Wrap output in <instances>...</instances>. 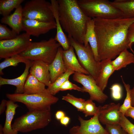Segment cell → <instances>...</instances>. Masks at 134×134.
I'll return each mask as SVG.
<instances>
[{"label":"cell","instance_id":"cell-36","mask_svg":"<svg viewBox=\"0 0 134 134\" xmlns=\"http://www.w3.org/2000/svg\"><path fill=\"white\" fill-rule=\"evenodd\" d=\"M73 90L83 92V89L75 84L70 82L69 79L66 81L60 88V91Z\"/></svg>","mask_w":134,"mask_h":134},{"label":"cell","instance_id":"cell-37","mask_svg":"<svg viewBox=\"0 0 134 134\" xmlns=\"http://www.w3.org/2000/svg\"><path fill=\"white\" fill-rule=\"evenodd\" d=\"M127 38L129 42L130 46L132 47V45L134 43V22L130 25L129 28Z\"/></svg>","mask_w":134,"mask_h":134},{"label":"cell","instance_id":"cell-19","mask_svg":"<svg viewBox=\"0 0 134 134\" xmlns=\"http://www.w3.org/2000/svg\"><path fill=\"white\" fill-rule=\"evenodd\" d=\"M111 61V59H106L101 60L100 62V74L96 81L97 85L103 92L107 86L109 77L115 71Z\"/></svg>","mask_w":134,"mask_h":134},{"label":"cell","instance_id":"cell-3","mask_svg":"<svg viewBox=\"0 0 134 134\" xmlns=\"http://www.w3.org/2000/svg\"><path fill=\"white\" fill-rule=\"evenodd\" d=\"M61 46L54 38L51 37L48 40L32 42L28 48L19 55L30 61H41L49 64Z\"/></svg>","mask_w":134,"mask_h":134},{"label":"cell","instance_id":"cell-41","mask_svg":"<svg viewBox=\"0 0 134 134\" xmlns=\"http://www.w3.org/2000/svg\"><path fill=\"white\" fill-rule=\"evenodd\" d=\"M65 116V112L62 110H58L56 113L55 116L56 119L58 120H60L64 117Z\"/></svg>","mask_w":134,"mask_h":134},{"label":"cell","instance_id":"cell-11","mask_svg":"<svg viewBox=\"0 0 134 134\" xmlns=\"http://www.w3.org/2000/svg\"><path fill=\"white\" fill-rule=\"evenodd\" d=\"M99 109L98 112L88 120H84L79 116L80 125L71 128L69 131L70 134H109L99 120Z\"/></svg>","mask_w":134,"mask_h":134},{"label":"cell","instance_id":"cell-35","mask_svg":"<svg viewBox=\"0 0 134 134\" xmlns=\"http://www.w3.org/2000/svg\"><path fill=\"white\" fill-rule=\"evenodd\" d=\"M112 98L116 100L121 99L122 96V88L119 84H116L113 85L110 88Z\"/></svg>","mask_w":134,"mask_h":134},{"label":"cell","instance_id":"cell-34","mask_svg":"<svg viewBox=\"0 0 134 134\" xmlns=\"http://www.w3.org/2000/svg\"><path fill=\"white\" fill-rule=\"evenodd\" d=\"M105 129L109 134H128L119 124L106 125Z\"/></svg>","mask_w":134,"mask_h":134},{"label":"cell","instance_id":"cell-5","mask_svg":"<svg viewBox=\"0 0 134 134\" xmlns=\"http://www.w3.org/2000/svg\"><path fill=\"white\" fill-rule=\"evenodd\" d=\"M51 120V109L29 111L16 119L12 127L18 132L26 133L45 127Z\"/></svg>","mask_w":134,"mask_h":134},{"label":"cell","instance_id":"cell-25","mask_svg":"<svg viewBox=\"0 0 134 134\" xmlns=\"http://www.w3.org/2000/svg\"><path fill=\"white\" fill-rule=\"evenodd\" d=\"M134 54L126 49L121 52L117 57L111 61L112 65L115 71L119 70L133 63Z\"/></svg>","mask_w":134,"mask_h":134},{"label":"cell","instance_id":"cell-39","mask_svg":"<svg viewBox=\"0 0 134 134\" xmlns=\"http://www.w3.org/2000/svg\"><path fill=\"white\" fill-rule=\"evenodd\" d=\"M7 100L3 99L0 105V114H1L6 109Z\"/></svg>","mask_w":134,"mask_h":134},{"label":"cell","instance_id":"cell-21","mask_svg":"<svg viewBox=\"0 0 134 134\" xmlns=\"http://www.w3.org/2000/svg\"><path fill=\"white\" fill-rule=\"evenodd\" d=\"M89 44L91 48L95 60L98 62H100L98 52L97 41L95 30L94 22L92 18L87 23L83 44L87 46Z\"/></svg>","mask_w":134,"mask_h":134},{"label":"cell","instance_id":"cell-32","mask_svg":"<svg viewBox=\"0 0 134 134\" xmlns=\"http://www.w3.org/2000/svg\"><path fill=\"white\" fill-rule=\"evenodd\" d=\"M18 35L12 30H11L5 25L0 24V40L10 39L16 37Z\"/></svg>","mask_w":134,"mask_h":134},{"label":"cell","instance_id":"cell-23","mask_svg":"<svg viewBox=\"0 0 134 134\" xmlns=\"http://www.w3.org/2000/svg\"><path fill=\"white\" fill-rule=\"evenodd\" d=\"M44 83L29 73L25 83L23 93L30 94L39 93L46 89Z\"/></svg>","mask_w":134,"mask_h":134},{"label":"cell","instance_id":"cell-2","mask_svg":"<svg viewBox=\"0 0 134 134\" xmlns=\"http://www.w3.org/2000/svg\"><path fill=\"white\" fill-rule=\"evenodd\" d=\"M59 19L62 27L72 37L84 44L87 25L92 18L81 9L77 0H57Z\"/></svg>","mask_w":134,"mask_h":134},{"label":"cell","instance_id":"cell-24","mask_svg":"<svg viewBox=\"0 0 134 134\" xmlns=\"http://www.w3.org/2000/svg\"><path fill=\"white\" fill-rule=\"evenodd\" d=\"M110 2L121 11L124 17H134V0H115Z\"/></svg>","mask_w":134,"mask_h":134},{"label":"cell","instance_id":"cell-14","mask_svg":"<svg viewBox=\"0 0 134 134\" xmlns=\"http://www.w3.org/2000/svg\"><path fill=\"white\" fill-rule=\"evenodd\" d=\"M48 64L39 60L32 61L30 73L48 87L51 84Z\"/></svg>","mask_w":134,"mask_h":134},{"label":"cell","instance_id":"cell-4","mask_svg":"<svg viewBox=\"0 0 134 134\" xmlns=\"http://www.w3.org/2000/svg\"><path fill=\"white\" fill-rule=\"evenodd\" d=\"M6 96L9 100L24 104L29 111L51 109V105L56 103L59 100L58 97L52 95L47 88L37 93H7Z\"/></svg>","mask_w":134,"mask_h":134},{"label":"cell","instance_id":"cell-16","mask_svg":"<svg viewBox=\"0 0 134 134\" xmlns=\"http://www.w3.org/2000/svg\"><path fill=\"white\" fill-rule=\"evenodd\" d=\"M63 50L61 46L59 48L55 58L51 63L49 65L51 83H53L67 69L63 59Z\"/></svg>","mask_w":134,"mask_h":134},{"label":"cell","instance_id":"cell-1","mask_svg":"<svg viewBox=\"0 0 134 134\" xmlns=\"http://www.w3.org/2000/svg\"><path fill=\"white\" fill-rule=\"evenodd\" d=\"M95 30L99 60L114 59L122 51L129 49L134 52L127 39V32L134 17L113 19L94 18Z\"/></svg>","mask_w":134,"mask_h":134},{"label":"cell","instance_id":"cell-38","mask_svg":"<svg viewBox=\"0 0 134 134\" xmlns=\"http://www.w3.org/2000/svg\"><path fill=\"white\" fill-rule=\"evenodd\" d=\"M124 116L131 117L134 120V107L131 106L125 112Z\"/></svg>","mask_w":134,"mask_h":134},{"label":"cell","instance_id":"cell-15","mask_svg":"<svg viewBox=\"0 0 134 134\" xmlns=\"http://www.w3.org/2000/svg\"><path fill=\"white\" fill-rule=\"evenodd\" d=\"M51 9L56 24V33L55 40L61 45L63 50H66L70 47V45L67 37L64 32L59 19L58 4L57 0H51Z\"/></svg>","mask_w":134,"mask_h":134},{"label":"cell","instance_id":"cell-27","mask_svg":"<svg viewBox=\"0 0 134 134\" xmlns=\"http://www.w3.org/2000/svg\"><path fill=\"white\" fill-rule=\"evenodd\" d=\"M24 0H0V14L3 17L9 15L14 9H16L24 1Z\"/></svg>","mask_w":134,"mask_h":134},{"label":"cell","instance_id":"cell-13","mask_svg":"<svg viewBox=\"0 0 134 134\" xmlns=\"http://www.w3.org/2000/svg\"><path fill=\"white\" fill-rule=\"evenodd\" d=\"M22 25L23 30L26 33L30 36L36 37L56 28L55 22H45L23 17Z\"/></svg>","mask_w":134,"mask_h":134},{"label":"cell","instance_id":"cell-18","mask_svg":"<svg viewBox=\"0 0 134 134\" xmlns=\"http://www.w3.org/2000/svg\"><path fill=\"white\" fill-rule=\"evenodd\" d=\"M73 47L70 45L67 50H63V58L64 64L67 69L74 72L89 75L88 72L81 65L75 53Z\"/></svg>","mask_w":134,"mask_h":134},{"label":"cell","instance_id":"cell-17","mask_svg":"<svg viewBox=\"0 0 134 134\" xmlns=\"http://www.w3.org/2000/svg\"><path fill=\"white\" fill-rule=\"evenodd\" d=\"M23 7L20 5L12 14L3 17L0 19L2 23L8 25L18 34L24 31L22 25Z\"/></svg>","mask_w":134,"mask_h":134},{"label":"cell","instance_id":"cell-29","mask_svg":"<svg viewBox=\"0 0 134 134\" xmlns=\"http://www.w3.org/2000/svg\"><path fill=\"white\" fill-rule=\"evenodd\" d=\"M62 99L71 104L78 111L83 112L86 101L84 99L76 97L70 94L67 93L62 96Z\"/></svg>","mask_w":134,"mask_h":134},{"label":"cell","instance_id":"cell-9","mask_svg":"<svg viewBox=\"0 0 134 134\" xmlns=\"http://www.w3.org/2000/svg\"><path fill=\"white\" fill-rule=\"evenodd\" d=\"M30 36L26 33L12 39L0 40V59L19 55L25 51L32 42Z\"/></svg>","mask_w":134,"mask_h":134},{"label":"cell","instance_id":"cell-26","mask_svg":"<svg viewBox=\"0 0 134 134\" xmlns=\"http://www.w3.org/2000/svg\"><path fill=\"white\" fill-rule=\"evenodd\" d=\"M74 72L72 70L67 69L64 73L59 77L53 83H51L47 88L51 94L54 96L59 92L62 85L66 81L69 79V76Z\"/></svg>","mask_w":134,"mask_h":134},{"label":"cell","instance_id":"cell-43","mask_svg":"<svg viewBox=\"0 0 134 134\" xmlns=\"http://www.w3.org/2000/svg\"><path fill=\"white\" fill-rule=\"evenodd\" d=\"M3 127L1 124L0 125V134H4L3 131Z\"/></svg>","mask_w":134,"mask_h":134},{"label":"cell","instance_id":"cell-6","mask_svg":"<svg viewBox=\"0 0 134 134\" xmlns=\"http://www.w3.org/2000/svg\"><path fill=\"white\" fill-rule=\"evenodd\" d=\"M84 13L92 18L113 19L124 17L121 11L108 0H77Z\"/></svg>","mask_w":134,"mask_h":134},{"label":"cell","instance_id":"cell-33","mask_svg":"<svg viewBox=\"0 0 134 134\" xmlns=\"http://www.w3.org/2000/svg\"><path fill=\"white\" fill-rule=\"evenodd\" d=\"M119 124L128 134H134V124L121 113Z\"/></svg>","mask_w":134,"mask_h":134},{"label":"cell","instance_id":"cell-44","mask_svg":"<svg viewBox=\"0 0 134 134\" xmlns=\"http://www.w3.org/2000/svg\"><path fill=\"white\" fill-rule=\"evenodd\" d=\"M133 54H134V53H133ZM134 65V61H133V63Z\"/></svg>","mask_w":134,"mask_h":134},{"label":"cell","instance_id":"cell-12","mask_svg":"<svg viewBox=\"0 0 134 134\" xmlns=\"http://www.w3.org/2000/svg\"><path fill=\"white\" fill-rule=\"evenodd\" d=\"M119 103H111L102 106H99L98 119L102 124L105 125L119 124L121 113L119 112Z\"/></svg>","mask_w":134,"mask_h":134},{"label":"cell","instance_id":"cell-28","mask_svg":"<svg viewBox=\"0 0 134 134\" xmlns=\"http://www.w3.org/2000/svg\"><path fill=\"white\" fill-rule=\"evenodd\" d=\"M30 61L22 57L19 55L5 59L4 61L0 63V74L1 75L3 74L2 70L6 67L10 66L15 67L20 63L26 64Z\"/></svg>","mask_w":134,"mask_h":134},{"label":"cell","instance_id":"cell-7","mask_svg":"<svg viewBox=\"0 0 134 134\" xmlns=\"http://www.w3.org/2000/svg\"><path fill=\"white\" fill-rule=\"evenodd\" d=\"M68 38L70 45L75 50L80 64L96 81L100 74V62H98L95 60L89 44L85 46L72 37Z\"/></svg>","mask_w":134,"mask_h":134},{"label":"cell","instance_id":"cell-20","mask_svg":"<svg viewBox=\"0 0 134 134\" xmlns=\"http://www.w3.org/2000/svg\"><path fill=\"white\" fill-rule=\"evenodd\" d=\"M32 61L25 64L24 71L21 75L16 78L8 79L0 77V86L10 85L15 86L16 88L15 93L23 94L24 93L25 83L29 75Z\"/></svg>","mask_w":134,"mask_h":134},{"label":"cell","instance_id":"cell-40","mask_svg":"<svg viewBox=\"0 0 134 134\" xmlns=\"http://www.w3.org/2000/svg\"><path fill=\"white\" fill-rule=\"evenodd\" d=\"M70 118L67 116H65L60 120L61 124L66 127H67L70 121Z\"/></svg>","mask_w":134,"mask_h":134},{"label":"cell","instance_id":"cell-22","mask_svg":"<svg viewBox=\"0 0 134 134\" xmlns=\"http://www.w3.org/2000/svg\"><path fill=\"white\" fill-rule=\"evenodd\" d=\"M18 106V105L14 101L9 100H7L5 110V120L3 128L4 134H18V132L12 129L11 123L16 109Z\"/></svg>","mask_w":134,"mask_h":134},{"label":"cell","instance_id":"cell-10","mask_svg":"<svg viewBox=\"0 0 134 134\" xmlns=\"http://www.w3.org/2000/svg\"><path fill=\"white\" fill-rule=\"evenodd\" d=\"M73 79L82 84L83 92L88 93L90 99L100 103L104 102L108 96L102 91L97 85L96 81L89 75L75 72Z\"/></svg>","mask_w":134,"mask_h":134},{"label":"cell","instance_id":"cell-8","mask_svg":"<svg viewBox=\"0 0 134 134\" xmlns=\"http://www.w3.org/2000/svg\"><path fill=\"white\" fill-rule=\"evenodd\" d=\"M23 18L45 22H55L51 2L45 0H31L23 7Z\"/></svg>","mask_w":134,"mask_h":134},{"label":"cell","instance_id":"cell-42","mask_svg":"<svg viewBox=\"0 0 134 134\" xmlns=\"http://www.w3.org/2000/svg\"><path fill=\"white\" fill-rule=\"evenodd\" d=\"M130 96L131 106L134 107V84L133 88L130 89Z\"/></svg>","mask_w":134,"mask_h":134},{"label":"cell","instance_id":"cell-30","mask_svg":"<svg viewBox=\"0 0 134 134\" xmlns=\"http://www.w3.org/2000/svg\"><path fill=\"white\" fill-rule=\"evenodd\" d=\"M121 77L126 92V95L123 104L120 107L119 112L124 116L126 111L132 106L130 96L131 89L130 85L129 84L126 83L124 81L122 76H121Z\"/></svg>","mask_w":134,"mask_h":134},{"label":"cell","instance_id":"cell-31","mask_svg":"<svg viewBox=\"0 0 134 134\" xmlns=\"http://www.w3.org/2000/svg\"><path fill=\"white\" fill-rule=\"evenodd\" d=\"M92 100L90 99L86 100L83 113L85 117L94 115L98 111L99 107L96 106Z\"/></svg>","mask_w":134,"mask_h":134}]
</instances>
